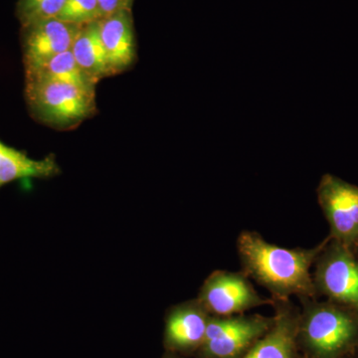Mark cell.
<instances>
[{
    "label": "cell",
    "mask_w": 358,
    "mask_h": 358,
    "mask_svg": "<svg viewBox=\"0 0 358 358\" xmlns=\"http://www.w3.org/2000/svg\"><path fill=\"white\" fill-rule=\"evenodd\" d=\"M324 240L313 248L288 249L268 243L256 231L245 230L237 239L238 255L245 274L267 289L273 300L292 296L317 298L312 268Z\"/></svg>",
    "instance_id": "cell-1"
},
{
    "label": "cell",
    "mask_w": 358,
    "mask_h": 358,
    "mask_svg": "<svg viewBox=\"0 0 358 358\" xmlns=\"http://www.w3.org/2000/svg\"><path fill=\"white\" fill-rule=\"evenodd\" d=\"M298 345L303 358H352L358 350V310L331 300H300Z\"/></svg>",
    "instance_id": "cell-2"
},
{
    "label": "cell",
    "mask_w": 358,
    "mask_h": 358,
    "mask_svg": "<svg viewBox=\"0 0 358 358\" xmlns=\"http://www.w3.org/2000/svg\"><path fill=\"white\" fill-rule=\"evenodd\" d=\"M25 99L30 114L51 128H76L96 114V90L51 80H25Z\"/></svg>",
    "instance_id": "cell-3"
},
{
    "label": "cell",
    "mask_w": 358,
    "mask_h": 358,
    "mask_svg": "<svg viewBox=\"0 0 358 358\" xmlns=\"http://www.w3.org/2000/svg\"><path fill=\"white\" fill-rule=\"evenodd\" d=\"M313 280L317 298L358 310V259L352 250L327 236L313 264Z\"/></svg>",
    "instance_id": "cell-4"
},
{
    "label": "cell",
    "mask_w": 358,
    "mask_h": 358,
    "mask_svg": "<svg viewBox=\"0 0 358 358\" xmlns=\"http://www.w3.org/2000/svg\"><path fill=\"white\" fill-rule=\"evenodd\" d=\"M274 317L211 315L196 358H242L273 326Z\"/></svg>",
    "instance_id": "cell-5"
},
{
    "label": "cell",
    "mask_w": 358,
    "mask_h": 358,
    "mask_svg": "<svg viewBox=\"0 0 358 358\" xmlns=\"http://www.w3.org/2000/svg\"><path fill=\"white\" fill-rule=\"evenodd\" d=\"M197 300L211 315L219 317L243 315L274 301L261 296L243 271L226 270L214 271L205 279Z\"/></svg>",
    "instance_id": "cell-6"
},
{
    "label": "cell",
    "mask_w": 358,
    "mask_h": 358,
    "mask_svg": "<svg viewBox=\"0 0 358 358\" xmlns=\"http://www.w3.org/2000/svg\"><path fill=\"white\" fill-rule=\"evenodd\" d=\"M317 193L329 223V236L353 251L358 243V186L327 173L320 179Z\"/></svg>",
    "instance_id": "cell-7"
},
{
    "label": "cell",
    "mask_w": 358,
    "mask_h": 358,
    "mask_svg": "<svg viewBox=\"0 0 358 358\" xmlns=\"http://www.w3.org/2000/svg\"><path fill=\"white\" fill-rule=\"evenodd\" d=\"M210 317L197 298L169 308L164 336L167 352L179 355H196L203 345Z\"/></svg>",
    "instance_id": "cell-8"
},
{
    "label": "cell",
    "mask_w": 358,
    "mask_h": 358,
    "mask_svg": "<svg viewBox=\"0 0 358 358\" xmlns=\"http://www.w3.org/2000/svg\"><path fill=\"white\" fill-rule=\"evenodd\" d=\"M82 26L58 18L23 26L21 44L24 68L38 65L58 54L71 50Z\"/></svg>",
    "instance_id": "cell-9"
},
{
    "label": "cell",
    "mask_w": 358,
    "mask_h": 358,
    "mask_svg": "<svg viewBox=\"0 0 358 358\" xmlns=\"http://www.w3.org/2000/svg\"><path fill=\"white\" fill-rule=\"evenodd\" d=\"M274 322L242 358H303L298 345L300 307L292 300H273Z\"/></svg>",
    "instance_id": "cell-10"
},
{
    "label": "cell",
    "mask_w": 358,
    "mask_h": 358,
    "mask_svg": "<svg viewBox=\"0 0 358 358\" xmlns=\"http://www.w3.org/2000/svg\"><path fill=\"white\" fill-rule=\"evenodd\" d=\"M100 35L110 76L129 70L136 59V35L131 10H121L102 18Z\"/></svg>",
    "instance_id": "cell-11"
},
{
    "label": "cell",
    "mask_w": 358,
    "mask_h": 358,
    "mask_svg": "<svg viewBox=\"0 0 358 358\" xmlns=\"http://www.w3.org/2000/svg\"><path fill=\"white\" fill-rule=\"evenodd\" d=\"M61 173L54 155L34 159L0 141V188L20 179L54 178Z\"/></svg>",
    "instance_id": "cell-12"
},
{
    "label": "cell",
    "mask_w": 358,
    "mask_h": 358,
    "mask_svg": "<svg viewBox=\"0 0 358 358\" xmlns=\"http://www.w3.org/2000/svg\"><path fill=\"white\" fill-rule=\"evenodd\" d=\"M99 21L82 26L71 48L78 65L96 83L110 76Z\"/></svg>",
    "instance_id": "cell-13"
},
{
    "label": "cell",
    "mask_w": 358,
    "mask_h": 358,
    "mask_svg": "<svg viewBox=\"0 0 358 358\" xmlns=\"http://www.w3.org/2000/svg\"><path fill=\"white\" fill-rule=\"evenodd\" d=\"M30 79L64 82L92 90H96V85L80 68L71 50L58 54L38 65L25 68V80Z\"/></svg>",
    "instance_id": "cell-14"
},
{
    "label": "cell",
    "mask_w": 358,
    "mask_h": 358,
    "mask_svg": "<svg viewBox=\"0 0 358 358\" xmlns=\"http://www.w3.org/2000/svg\"><path fill=\"white\" fill-rule=\"evenodd\" d=\"M67 0H18L16 14L21 26L57 18Z\"/></svg>",
    "instance_id": "cell-15"
},
{
    "label": "cell",
    "mask_w": 358,
    "mask_h": 358,
    "mask_svg": "<svg viewBox=\"0 0 358 358\" xmlns=\"http://www.w3.org/2000/svg\"><path fill=\"white\" fill-rule=\"evenodd\" d=\"M58 20L76 25H85L100 20L99 0H67Z\"/></svg>",
    "instance_id": "cell-16"
},
{
    "label": "cell",
    "mask_w": 358,
    "mask_h": 358,
    "mask_svg": "<svg viewBox=\"0 0 358 358\" xmlns=\"http://www.w3.org/2000/svg\"><path fill=\"white\" fill-rule=\"evenodd\" d=\"M133 3L134 0H99L101 17L103 18L110 14L117 13V11L126 10V9L131 10Z\"/></svg>",
    "instance_id": "cell-17"
},
{
    "label": "cell",
    "mask_w": 358,
    "mask_h": 358,
    "mask_svg": "<svg viewBox=\"0 0 358 358\" xmlns=\"http://www.w3.org/2000/svg\"><path fill=\"white\" fill-rule=\"evenodd\" d=\"M162 358H182L179 355H176V353L169 352H167L166 355H164Z\"/></svg>",
    "instance_id": "cell-18"
},
{
    "label": "cell",
    "mask_w": 358,
    "mask_h": 358,
    "mask_svg": "<svg viewBox=\"0 0 358 358\" xmlns=\"http://www.w3.org/2000/svg\"><path fill=\"white\" fill-rule=\"evenodd\" d=\"M353 253H355V255L357 256V258L358 259V243L357 244V246H355V248L353 249Z\"/></svg>",
    "instance_id": "cell-19"
},
{
    "label": "cell",
    "mask_w": 358,
    "mask_h": 358,
    "mask_svg": "<svg viewBox=\"0 0 358 358\" xmlns=\"http://www.w3.org/2000/svg\"><path fill=\"white\" fill-rule=\"evenodd\" d=\"M352 358H358V350H357V352L355 353V355Z\"/></svg>",
    "instance_id": "cell-20"
}]
</instances>
